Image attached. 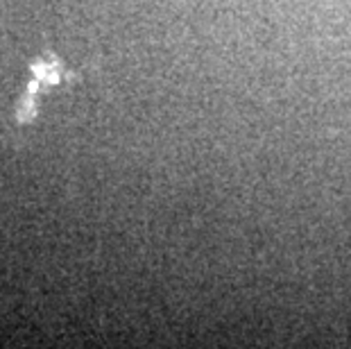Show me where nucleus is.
Returning a JSON list of instances; mask_svg holds the SVG:
<instances>
[{
	"instance_id": "1",
	"label": "nucleus",
	"mask_w": 351,
	"mask_h": 349,
	"mask_svg": "<svg viewBox=\"0 0 351 349\" xmlns=\"http://www.w3.org/2000/svg\"><path fill=\"white\" fill-rule=\"evenodd\" d=\"M29 73H32V77H29L25 93L21 95V100L16 105V123L19 125L34 123V118L39 116V109H36V98H39V93L43 91V88L82 80V73L66 69L62 59L52 53L50 48L43 50V55L36 57L34 62L29 64Z\"/></svg>"
}]
</instances>
